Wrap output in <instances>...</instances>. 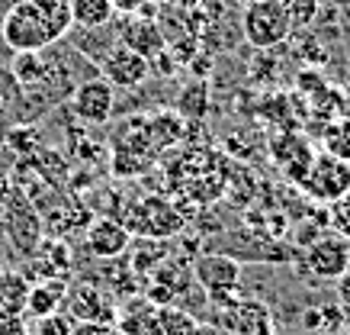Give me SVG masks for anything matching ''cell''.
<instances>
[{
    "instance_id": "cell-1",
    "label": "cell",
    "mask_w": 350,
    "mask_h": 335,
    "mask_svg": "<svg viewBox=\"0 0 350 335\" xmlns=\"http://www.w3.org/2000/svg\"><path fill=\"white\" fill-rule=\"evenodd\" d=\"M0 36H3V42L10 45L13 52H42L49 45L55 42V33L49 20H45L42 7H39V0H16L3 23H0Z\"/></svg>"
},
{
    "instance_id": "cell-2",
    "label": "cell",
    "mask_w": 350,
    "mask_h": 335,
    "mask_svg": "<svg viewBox=\"0 0 350 335\" xmlns=\"http://www.w3.org/2000/svg\"><path fill=\"white\" fill-rule=\"evenodd\" d=\"M293 16L283 7V0H251L244 3L241 13V33L247 39V45H254L260 52L283 45L293 33Z\"/></svg>"
},
{
    "instance_id": "cell-3",
    "label": "cell",
    "mask_w": 350,
    "mask_h": 335,
    "mask_svg": "<svg viewBox=\"0 0 350 335\" xmlns=\"http://www.w3.org/2000/svg\"><path fill=\"white\" fill-rule=\"evenodd\" d=\"M299 184L312 200L328 206L350 190V162H340L328 151H319V155H312V162H308L306 174L299 177Z\"/></svg>"
},
{
    "instance_id": "cell-4",
    "label": "cell",
    "mask_w": 350,
    "mask_h": 335,
    "mask_svg": "<svg viewBox=\"0 0 350 335\" xmlns=\"http://www.w3.org/2000/svg\"><path fill=\"white\" fill-rule=\"evenodd\" d=\"M306 271L319 281H340L350 271V242L338 232H325L306 249Z\"/></svg>"
},
{
    "instance_id": "cell-5",
    "label": "cell",
    "mask_w": 350,
    "mask_h": 335,
    "mask_svg": "<svg viewBox=\"0 0 350 335\" xmlns=\"http://www.w3.org/2000/svg\"><path fill=\"white\" fill-rule=\"evenodd\" d=\"M100 77L109 81L113 87H122V90L142 87L151 77V58L132 52L129 45L116 42L103 55V62H100Z\"/></svg>"
},
{
    "instance_id": "cell-6",
    "label": "cell",
    "mask_w": 350,
    "mask_h": 335,
    "mask_svg": "<svg viewBox=\"0 0 350 335\" xmlns=\"http://www.w3.org/2000/svg\"><path fill=\"white\" fill-rule=\"evenodd\" d=\"M113 103H116V87L103 81V77H90L81 81L71 94V110L84 123H107L113 116Z\"/></svg>"
},
{
    "instance_id": "cell-7",
    "label": "cell",
    "mask_w": 350,
    "mask_h": 335,
    "mask_svg": "<svg viewBox=\"0 0 350 335\" xmlns=\"http://www.w3.org/2000/svg\"><path fill=\"white\" fill-rule=\"evenodd\" d=\"M129 242H132V232L109 216H100L87 226V249L94 251L96 258H119V255H126Z\"/></svg>"
},
{
    "instance_id": "cell-8",
    "label": "cell",
    "mask_w": 350,
    "mask_h": 335,
    "mask_svg": "<svg viewBox=\"0 0 350 335\" xmlns=\"http://www.w3.org/2000/svg\"><path fill=\"white\" fill-rule=\"evenodd\" d=\"M193 274H196V281L202 284L206 293L232 290L234 284H238V264L228 255H200Z\"/></svg>"
},
{
    "instance_id": "cell-9",
    "label": "cell",
    "mask_w": 350,
    "mask_h": 335,
    "mask_svg": "<svg viewBox=\"0 0 350 335\" xmlns=\"http://www.w3.org/2000/svg\"><path fill=\"white\" fill-rule=\"evenodd\" d=\"M119 42L129 45L132 52L145 55V58H158L167 45V36L161 33V26L154 20H126V26L119 29Z\"/></svg>"
},
{
    "instance_id": "cell-10",
    "label": "cell",
    "mask_w": 350,
    "mask_h": 335,
    "mask_svg": "<svg viewBox=\"0 0 350 335\" xmlns=\"http://www.w3.org/2000/svg\"><path fill=\"white\" fill-rule=\"evenodd\" d=\"M64 293H68V287H64V281H39L32 284L29 293H26V310L23 313L29 316H49V313H58L64 303Z\"/></svg>"
},
{
    "instance_id": "cell-11",
    "label": "cell",
    "mask_w": 350,
    "mask_h": 335,
    "mask_svg": "<svg viewBox=\"0 0 350 335\" xmlns=\"http://www.w3.org/2000/svg\"><path fill=\"white\" fill-rule=\"evenodd\" d=\"M113 0H71V16L77 29H103L113 20Z\"/></svg>"
},
{
    "instance_id": "cell-12",
    "label": "cell",
    "mask_w": 350,
    "mask_h": 335,
    "mask_svg": "<svg viewBox=\"0 0 350 335\" xmlns=\"http://www.w3.org/2000/svg\"><path fill=\"white\" fill-rule=\"evenodd\" d=\"M64 303L75 306V310H71L75 323H81V319H103V293L94 290V287H87V284H81L75 293L71 290L64 293ZM103 323H109V319H103Z\"/></svg>"
},
{
    "instance_id": "cell-13",
    "label": "cell",
    "mask_w": 350,
    "mask_h": 335,
    "mask_svg": "<svg viewBox=\"0 0 350 335\" xmlns=\"http://www.w3.org/2000/svg\"><path fill=\"white\" fill-rule=\"evenodd\" d=\"M26 293H29V287L23 284V277H16V274L0 277V313L20 316L26 310Z\"/></svg>"
},
{
    "instance_id": "cell-14",
    "label": "cell",
    "mask_w": 350,
    "mask_h": 335,
    "mask_svg": "<svg viewBox=\"0 0 350 335\" xmlns=\"http://www.w3.org/2000/svg\"><path fill=\"white\" fill-rule=\"evenodd\" d=\"M39 7H42L49 26H52L55 39H62V36L75 26V16H71V0H39Z\"/></svg>"
},
{
    "instance_id": "cell-15",
    "label": "cell",
    "mask_w": 350,
    "mask_h": 335,
    "mask_svg": "<svg viewBox=\"0 0 350 335\" xmlns=\"http://www.w3.org/2000/svg\"><path fill=\"white\" fill-rule=\"evenodd\" d=\"M325 151L340 158V162H350V119L328 126V132H325Z\"/></svg>"
},
{
    "instance_id": "cell-16",
    "label": "cell",
    "mask_w": 350,
    "mask_h": 335,
    "mask_svg": "<svg viewBox=\"0 0 350 335\" xmlns=\"http://www.w3.org/2000/svg\"><path fill=\"white\" fill-rule=\"evenodd\" d=\"M328 226L331 232H338L350 242V190L344 197H338L334 203H328Z\"/></svg>"
},
{
    "instance_id": "cell-17",
    "label": "cell",
    "mask_w": 350,
    "mask_h": 335,
    "mask_svg": "<svg viewBox=\"0 0 350 335\" xmlns=\"http://www.w3.org/2000/svg\"><path fill=\"white\" fill-rule=\"evenodd\" d=\"M75 329V319L64 313H49V316H39L36 325H32V335H71Z\"/></svg>"
},
{
    "instance_id": "cell-18",
    "label": "cell",
    "mask_w": 350,
    "mask_h": 335,
    "mask_svg": "<svg viewBox=\"0 0 350 335\" xmlns=\"http://www.w3.org/2000/svg\"><path fill=\"white\" fill-rule=\"evenodd\" d=\"M16 75L23 84H36L42 77V55L39 52H20L16 55Z\"/></svg>"
},
{
    "instance_id": "cell-19",
    "label": "cell",
    "mask_w": 350,
    "mask_h": 335,
    "mask_svg": "<svg viewBox=\"0 0 350 335\" xmlns=\"http://www.w3.org/2000/svg\"><path fill=\"white\" fill-rule=\"evenodd\" d=\"M283 7L289 10L293 23H308L312 16H315V10H319L315 0H283Z\"/></svg>"
},
{
    "instance_id": "cell-20",
    "label": "cell",
    "mask_w": 350,
    "mask_h": 335,
    "mask_svg": "<svg viewBox=\"0 0 350 335\" xmlns=\"http://www.w3.org/2000/svg\"><path fill=\"white\" fill-rule=\"evenodd\" d=\"M71 335H119V332L113 329V323H103V319H81V323H75Z\"/></svg>"
},
{
    "instance_id": "cell-21",
    "label": "cell",
    "mask_w": 350,
    "mask_h": 335,
    "mask_svg": "<svg viewBox=\"0 0 350 335\" xmlns=\"http://www.w3.org/2000/svg\"><path fill=\"white\" fill-rule=\"evenodd\" d=\"M145 3H148V0H113V7H116L119 13H138Z\"/></svg>"
},
{
    "instance_id": "cell-22",
    "label": "cell",
    "mask_w": 350,
    "mask_h": 335,
    "mask_svg": "<svg viewBox=\"0 0 350 335\" xmlns=\"http://www.w3.org/2000/svg\"><path fill=\"white\" fill-rule=\"evenodd\" d=\"M167 3H174V7H200L202 0H167Z\"/></svg>"
},
{
    "instance_id": "cell-23",
    "label": "cell",
    "mask_w": 350,
    "mask_h": 335,
    "mask_svg": "<svg viewBox=\"0 0 350 335\" xmlns=\"http://www.w3.org/2000/svg\"><path fill=\"white\" fill-rule=\"evenodd\" d=\"M244 3H251V0H244Z\"/></svg>"
}]
</instances>
